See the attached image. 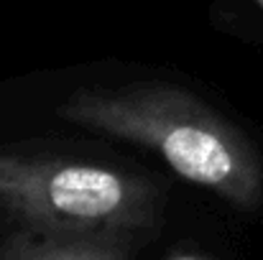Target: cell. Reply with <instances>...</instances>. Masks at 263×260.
<instances>
[{
    "label": "cell",
    "mask_w": 263,
    "mask_h": 260,
    "mask_svg": "<svg viewBox=\"0 0 263 260\" xmlns=\"http://www.w3.org/2000/svg\"><path fill=\"white\" fill-rule=\"evenodd\" d=\"M57 115L67 123L154 151L184 181L238 209L263 199V166L253 143L197 94L174 85L80 89Z\"/></svg>",
    "instance_id": "6da1fadb"
},
{
    "label": "cell",
    "mask_w": 263,
    "mask_h": 260,
    "mask_svg": "<svg viewBox=\"0 0 263 260\" xmlns=\"http://www.w3.org/2000/svg\"><path fill=\"white\" fill-rule=\"evenodd\" d=\"M164 212V186L138 171L64 156L0 153V214L15 225L151 240Z\"/></svg>",
    "instance_id": "7a4b0ae2"
},
{
    "label": "cell",
    "mask_w": 263,
    "mask_h": 260,
    "mask_svg": "<svg viewBox=\"0 0 263 260\" xmlns=\"http://www.w3.org/2000/svg\"><path fill=\"white\" fill-rule=\"evenodd\" d=\"M148 237L62 235L15 225L0 235V260H136Z\"/></svg>",
    "instance_id": "3957f363"
},
{
    "label": "cell",
    "mask_w": 263,
    "mask_h": 260,
    "mask_svg": "<svg viewBox=\"0 0 263 260\" xmlns=\"http://www.w3.org/2000/svg\"><path fill=\"white\" fill-rule=\"evenodd\" d=\"M164 260H215V258H210L207 253H202L197 248H176Z\"/></svg>",
    "instance_id": "277c9868"
},
{
    "label": "cell",
    "mask_w": 263,
    "mask_h": 260,
    "mask_svg": "<svg viewBox=\"0 0 263 260\" xmlns=\"http://www.w3.org/2000/svg\"><path fill=\"white\" fill-rule=\"evenodd\" d=\"M256 3H258V5H261V8H263V0H256Z\"/></svg>",
    "instance_id": "5b68a950"
}]
</instances>
